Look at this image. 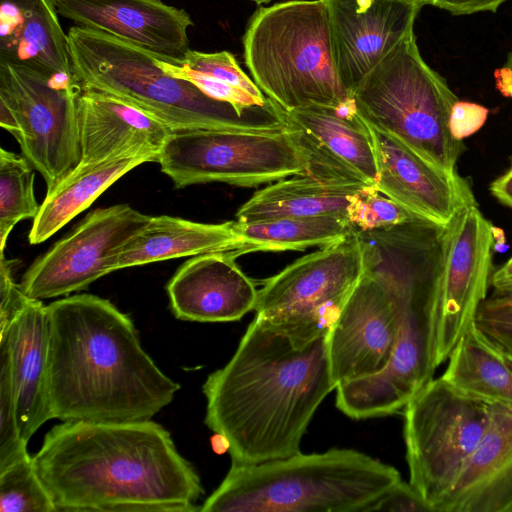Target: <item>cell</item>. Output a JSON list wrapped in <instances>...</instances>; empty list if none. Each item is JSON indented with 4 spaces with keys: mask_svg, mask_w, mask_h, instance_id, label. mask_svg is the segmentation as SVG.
<instances>
[{
    "mask_svg": "<svg viewBox=\"0 0 512 512\" xmlns=\"http://www.w3.org/2000/svg\"><path fill=\"white\" fill-rule=\"evenodd\" d=\"M0 344L9 352L19 429L28 442L53 418L49 396V320L42 300L24 294L11 316L0 321Z\"/></svg>",
    "mask_w": 512,
    "mask_h": 512,
    "instance_id": "cell-21",
    "label": "cell"
},
{
    "mask_svg": "<svg viewBox=\"0 0 512 512\" xmlns=\"http://www.w3.org/2000/svg\"><path fill=\"white\" fill-rule=\"evenodd\" d=\"M397 337L398 319L390 296L363 273L328 334L329 363L336 387L384 371Z\"/></svg>",
    "mask_w": 512,
    "mask_h": 512,
    "instance_id": "cell-16",
    "label": "cell"
},
{
    "mask_svg": "<svg viewBox=\"0 0 512 512\" xmlns=\"http://www.w3.org/2000/svg\"><path fill=\"white\" fill-rule=\"evenodd\" d=\"M59 15L75 25L116 36L161 61L180 65L191 50V16L162 0H54Z\"/></svg>",
    "mask_w": 512,
    "mask_h": 512,
    "instance_id": "cell-18",
    "label": "cell"
},
{
    "mask_svg": "<svg viewBox=\"0 0 512 512\" xmlns=\"http://www.w3.org/2000/svg\"><path fill=\"white\" fill-rule=\"evenodd\" d=\"M75 76L0 60V102L13 112L22 155L52 190L81 161Z\"/></svg>",
    "mask_w": 512,
    "mask_h": 512,
    "instance_id": "cell-10",
    "label": "cell"
},
{
    "mask_svg": "<svg viewBox=\"0 0 512 512\" xmlns=\"http://www.w3.org/2000/svg\"><path fill=\"white\" fill-rule=\"evenodd\" d=\"M159 66L169 75L191 82L206 95L223 102L230 103L240 111H247L257 106H265L247 92L208 75L190 70L182 65H175L158 59Z\"/></svg>",
    "mask_w": 512,
    "mask_h": 512,
    "instance_id": "cell-35",
    "label": "cell"
},
{
    "mask_svg": "<svg viewBox=\"0 0 512 512\" xmlns=\"http://www.w3.org/2000/svg\"><path fill=\"white\" fill-rule=\"evenodd\" d=\"M227 253L193 256L166 286L170 308L183 321L232 322L255 309V283Z\"/></svg>",
    "mask_w": 512,
    "mask_h": 512,
    "instance_id": "cell-20",
    "label": "cell"
},
{
    "mask_svg": "<svg viewBox=\"0 0 512 512\" xmlns=\"http://www.w3.org/2000/svg\"><path fill=\"white\" fill-rule=\"evenodd\" d=\"M370 129L378 164L375 186L381 193L440 226L477 204L470 183L458 172L440 170L391 135Z\"/></svg>",
    "mask_w": 512,
    "mask_h": 512,
    "instance_id": "cell-19",
    "label": "cell"
},
{
    "mask_svg": "<svg viewBox=\"0 0 512 512\" xmlns=\"http://www.w3.org/2000/svg\"><path fill=\"white\" fill-rule=\"evenodd\" d=\"M441 378L460 394L512 407V357L476 323L460 337Z\"/></svg>",
    "mask_w": 512,
    "mask_h": 512,
    "instance_id": "cell-26",
    "label": "cell"
},
{
    "mask_svg": "<svg viewBox=\"0 0 512 512\" xmlns=\"http://www.w3.org/2000/svg\"><path fill=\"white\" fill-rule=\"evenodd\" d=\"M351 100L368 126L396 138L440 170L457 172L465 145L451 134L449 119L459 99L423 60L414 30L355 86Z\"/></svg>",
    "mask_w": 512,
    "mask_h": 512,
    "instance_id": "cell-7",
    "label": "cell"
},
{
    "mask_svg": "<svg viewBox=\"0 0 512 512\" xmlns=\"http://www.w3.org/2000/svg\"><path fill=\"white\" fill-rule=\"evenodd\" d=\"M252 1H254V2L258 3V4H262V3H268L271 0H252Z\"/></svg>",
    "mask_w": 512,
    "mask_h": 512,
    "instance_id": "cell-43",
    "label": "cell"
},
{
    "mask_svg": "<svg viewBox=\"0 0 512 512\" xmlns=\"http://www.w3.org/2000/svg\"><path fill=\"white\" fill-rule=\"evenodd\" d=\"M0 60L74 76L54 0H0Z\"/></svg>",
    "mask_w": 512,
    "mask_h": 512,
    "instance_id": "cell-24",
    "label": "cell"
},
{
    "mask_svg": "<svg viewBox=\"0 0 512 512\" xmlns=\"http://www.w3.org/2000/svg\"><path fill=\"white\" fill-rule=\"evenodd\" d=\"M401 480L393 466L353 449L257 464L232 463L202 512H366Z\"/></svg>",
    "mask_w": 512,
    "mask_h": 512,
    "instance_id": "cell-5",
    "label": "cell"
},
{
    "mask_svg": "<svg viewBox=\"0 0 512 512\" xmlns=\"http://www.w3.org/2000/svg\"><path fill=\"white\" fill-rule=\"evenodd\" d=\"M21 437L18 405L9 352L0 344V469L27 453Z\"/></svg>",
    "mask_w": 512,
    "mask_h": 512,
    "instance_id": "cell-33",
    "label": "cell"
},
{
    "mask_svg": "<svg viewBox=\"0 0 512 512\" xmlns=\"http://www.w3.org/2000/svg\"><path fill=\"white\" fill-rule=\"evenodd\" d=\"M380 285L395 307L398 337L384 371L336 387L337 408L356 420L391 415L404 409L434 375L427 356L430 285L414 276L390 277Z\"/></svg>",
    "mask_w": 512,
    "mask_h": 512,
    "instance_id": "cell-13",
    "label": "cell"
},
{
    "mask_svg": "<svg viewBox=\"0 0 512 512\" xmlns=\"http://www.w3.org/2000/svg\"><path fill=\"white\" fill-rule=\"evenodd\" d=\"M244 58L260 90L284 111L352 103L332 52L323 0H292L259 8L243 37Z\"/></svg>",
    "mask_w": 512,
    "mask_h": 512,
    "instance_id": "cell-6",
    "label": "cell"
},
{
    "mask_svg": "<svg viewBox=\"0 0 512 512\" xmlns=\"http://www.w3.org/2000/svg\"><path fill=\"white\" fill-rule=\"evenodd\" d=\"M241 240L235 257L256 251L305 250L324 247L353 233L347 219L338 215L287 217L254 222L235 220Z\"/></svg>",
    "mask_w": 512,
    "mask_h": 512,
    "instance_id": "cell-29",
    "label": "cell"
},
{
    "mask_svg": "<svg viewBox=\"0 0 512 512\" xmlns=\"http://www.w3.org/2000/svg\"><path fill=\"white\" fill-rule=\"evenodd\" d=\"M151 162L147 157H119L78 164L46 196L33 220L28 240L40 244L90 205L114 182L133 168Z\"/></svg>",
    "mask_w": 512,
    "mask_h": 512,
    "instance_id": "cell-28",
    "label": "cell"
},
{
    "mask_svg": "<svg viewBox=\"0 0 512 512\" xmlns=\"http://www.w3.org/2000/svg\"><path fill=\"white\" fill-rule=\"evenodd\" d=\"M492 406L468 398L441 377L431 379L404 408L409 483L431 512L484 436Z\"/></svg>",
    "mask_w": 512,
    "mask_h": 512,
    "instance_id": "cell-9",
    "label": "cell"
},
{
    "mask_svg": "<svg viewBox=\"0 0 512 512\" xmlns=\"http://www.w3.org/2000/svg\"><path fill=\"white\" fill-rule=\"evenodd\" d=\"M493 243V226L477 204L463 208L444 227L426 313L428 365L433 374L476 320L487 298Z\"/></svg>",
    "mask_w": 512,
    "mask_h": 512,
    "instance_id": "cell-11",
    "label": "cell"
},
{
    "mask_svg": "<svg viewBox=\"0 0 512 512\" xmlns=\"http://www.w3.org/2000/svg\"><path fill=\"white\" fill-rule=\"evenodd\" d=\"M339 79L350 93L414 30L423 0H323Z\"/></svg>",
    "mask_w": 512,
    "mask_h": 512,
    "instance_id": "cell-17",
    "label": "cell"
},
{
    "mask_svg": "<svg viewBox=\"0 0 512 512\" xmlns=\"http://www.w3.org/2000/svg\"><path fill=\"white\" fill-rule=\"evenodd\" d=\"M77 107L79 164L133 156L157 162L160 150L172 132L139 109L97 91L82 89Z\"/></svg>",
    "mask_w": 512,
    "mask_h": 512,
    "instance_id": "cell-22",
    "label": "cell"
},
{
    "mask_svg": "<svg viewBox=\"0 0 512 512\" xmlns=\"http://www.w3.org/2000/svg\"><path fill=\"white\" fill-rule=\"evenodd\" d=\"M363 273L362 250L353 232L264 280L255 317L290 335L315 338L330 330Z\"/></svg>",
    "mask_w": 512,
    "mask_h": 512,
    "instance_id": "cell-12",
    "label": "cell"
},
{
    "mask_svg": "<svg viewBox=\"0 0 512 512\" xmlns=\"http://www.w3.org/2000/svg\"><path fill=\"white\" fill-rule=\"evenodd\" d=\"M286 127L305 155V174L359 187L376 185L378 164L370 127L353 104L284 111Z\"/></svg>",
    "mask_w": 512,
    "mask_h": 512,
    "instance_id": "cell-15",
    "label": "cell"
},
{
    "mask_svg": "<svg viewBox=\"0 0 512 512\" xmlns=\"http://www.w3.org/2000/svg\"><path fill=\"white\" fill-rule=\"evenodd\" d=\"M150 217L128 204L91 211L29 266L19 283L21 291L31 299L44 300L87 288L111 273L112 256Z\"/></svg>",
    "mask_w": 512,
    "mask_h": 512,
    "instance_id": "cell-14",
    "label": "cell"
},
{
    "mask_svg": "<svg viewBox=\"0 0 512 512\" xmlns=\"http://www.w3.org/2000/svg\"><path fill=\"white\" fill-rule=\"evenodd\" d=\"M368 511L431 512L413 486L402 480L382 494Z\"/></svg>",
    "mask_w": 512,
    "mask_h": 512,
    "instance_id": "cell-37",
    "label": "cell"
},
{
    "mask_svg": "<svg viewBox=\"0 0 512 512\" xmlns=\"http://www.w3.org/2000/svg\"><path fill=\"white\" fill-rule=\"evenodd\" d=\"M507 0H423L429 4L448 11L452 15H469L478 12H495Z\"/></svg>",
    "mask_w": 512,
    "mask_h": 512,
    "instance_id": "cell-39",
    "label": "cell"
},
{
    "mask_svg": "<svg viewBox=\"0 0 512 512\" xmlns=\"http://www.w3.org/2000/svg\"><path fill=\"white\" fill-rule=\"evenodd\" d=\"M180 65L237 87L261 102L269 101L228 51L205 53L190 50Z\"/></svg>",
    "mask_w": 512,
    "mask_h": 512,
    "instance_id": "cell-34",
    "label": "cell"
},
{
    "mask_svg": "<svg viewBox=\"0 0 512 512\" xmlns=\"http://www.w3.org/2000/svg\"><path fill=\"white\" fill-rule=\"evenodd\" d=\"M435 512H512V407L492 406L484 436Z\"/></svg>",
    "mask_w": 512,
    "mask_h": 512,
    "instance_id": "cell-23",
    "label": "cell"
},
{
    "mask_svg": "<svg viewBox=\"0 0 512 512\" xmlns=\"http://www.w3.org/2000/svg\"><path fill=\"white\" fill-rule=\"evenodd\" d=\"M508 297H510L512 299V296H508Z\"/></svg>",
    "mask_w": 512,
    "mask_h": 512,
    "instance_id": "cell-44",
    "label": "cell"
},
{
    "mask_svg": "<svg viewBox=\"0 0 512 512\" xmlns=\"http://www.w3.org/2000/svg\"><path fill=\"white\" fill-rule=\"evenodd\" d=\"M47 311L53 418L148 420L172 402L180 385L155 364L131 318L109 300L75 294Z\"/></svg>",
    "mask_w": 512,
    "mask_h": 512,
    "instance_id": "cell-3",
    "label": "cell"
},
{
    "mask_svg": "<svg viewBox=\"0 0 512 512\" xmlns=\"http://www.w3.org/2000/svg\"><path fill=\"white\" fill-rule=\"evenodd\" d=\"M361 187L297 174L256 191L237 211L240 222L338 215L346 218L351 195Z\"/></svg>",
    "mask_w": 512,
    "mask_h": 512,
    "instance_id": "cell-27",
    "label": "cell"
},
{
    "mask_svg": "<svg viewBox=\"0 0 512 512\" xmlns=\"http://www.w3.org/2000/svg\"><path fill=\"white\" fill-rule=\"evenodd\" d=\"M488 109L482 105L458 100L452 107L449 119L451 134L457 140L477 132L486 122Z\"/></svg>",
    "mask_w": 512,
    "mask_h": 512,
    "instance_id": "cell-38",
    "label": "cell"
},
{
    "mask_svg": "<svg viewBox=\"0 0 512 512\" xmlns=\"http://www.w3.org/2000/svg\"><path fill=\"white\" fill-rule=\"evenodd\" d=\"M506 67L512 70V50L508 54L507 61H506Z\"/></svg>",
    "mask_w": 512,
    "mask_h": 512,
    "instance_id": "cell-42",
    "label": "cell"
},
{
    "mask_svg": "<svg viewBox=\"0 0 512 512\" xmlns=\"http://www.w3.org/2000/svg\"><path fill=\"white\" fill-rule=\"evenodd\" d=\"M0 511L56 512L28 452L0 469Z\"/></svg>",
    "mask_w": 512,
    "mask_h": 512,
    "instance_id": "cell-31",
    "label": "cell"
},
{
    "mask_svg": "<svg viewBox=\"0 0 512 512\" xmlns=\"http://www.w3.org/2000/svg\"><path fill=\"white\" fill-rule=\"evenodd\" d=\"M490 284L494 289V295L512 296V256L492 273Z\"/></svg>",
    "mask_w": 512,
    "mask_h": 512,
    "instance_id": "cell-40",
    "label": "cell"
},
{
    "mask_svg": "<svg viewBox=\"0 0 512 512\" xmlns=\"http://www.w3.org/2000/svg\"><path fill=\"white\" fill-rule=\"evenodd\" d=\"M241 240L235 221L200 223L167 215L151 216L148 223L117 249L110 271L209 253L235 257Z\"/></svg>",
    "mask_w": 512,
    "mask_h": 512,
    "instance_id": "cell-25",
    "label": "cell"
},
{
    "mask_svg": "<svg viewBox=\"0 0 512 512\" xmlns=\"http://www.w3.org/2000/svg\"><path fill=\"white\" fill-rule=\"evenodd\" d=\"M34 168L22 155L0 148V252L14 226L35 219L40 205L34 194Z\"/></svg>",
    "mask_w": 512,
    "mask_h": 512,
    "instance_id": "cell-30",
    "label": "cell"
},
{
    "mask_svg": "<svg viewBox=\"0 0 512 512\" xmlns=\"http://www.w3.org/2000/svg\"><path fill=\"white\" fill-rule=\"evenodd\" d=\"M419 218L381 193L375 185L363 186L355 191L346 209L348 223L359 231L388 229Z\"/></svg>",
    "mask_w": 512,
    "mask_h": 512,
    "instance_id": "cell-32",
    "label": "cell"
},
{
    "mask_svg": "<svg viewBox=\"0 0 512 512\" xmlns=\"http://www.w3.org/2000/svg\"><path fill=\"white\" fill-rule=\"evenodd\" d=\"M328 334L304 339L255 317L228 363L208 375L204 422L224 440L232 463L300 452L316 410L336 389Z\"/></svg>",
    "mask_w": 512,
    "mask_h": 512,
    "instance_id": "cell-1",
    "label": "cell"
},
{
    "mask_svg": "<svg viewBox=\"0 0 512 512\" xmlns=\"http://www.w3.org/2000/svg\"><path fill=\"white\" fill-rule=\"evenodd\" d=\"M176 188L220 182L254 187L305 174L308 161L287 127L279 131H174L158 157Z\"/></svg>",
    "mask_w": 512,
    "mask_h": 512,
    "instance_id": "cell-8",
    "label": "cell"
},
{
    "mask_svg": "<svg viewBox=\"0 0 512 512\" xmlns=\"http://www.w3.org/2000/svg\"><path fill=\"white\" fill-rule=\"evenodd\" d=\"M74 76L82 89L116 98L165 124L195 129L279 131L285 112L273 101L240 111L165 72L151 53L111 34L74 25L68 32Z\"/></svg>",
    "mask_w": 512,
    "mask_h": 512,
    "instance_id": "cell-4",
    "label": "cell"
},
{
    "mask_svg": "<svg viewBox=\"0 0 512 512\" xmlns=\"http://www.w3.org/2000/svg\"><path fill=\"white\" fill-rule=\"evenodd\" d=\"M33 460L56 512L200 511L197 471L151 419L63 421Z\"/></svg>",
    "mask_w": 512,
    "mask_h": 512,
    "instance_id": "cell-2",
    "label": "cell"
},
{
    "mask_svg": "<svg viewBox=\"0 0 512 512\" xmlns=\"http://www.w3.org/2000/svg\"><path fill=\"white\" fill-rule=\"evenodd\" d=\"M490 192L500 203L512 208V166L490 184Z\"/></svg>",
    "mask_w": 512,
    "mask_h": 512,
    "instance_id": "cell-41",
    "label": "cell"
},
{
    "mask_svg": "<svg viewBox=\"0 0 512 512\" xmlns=\"http://www.w3.org/2000/svg\"><path fill=\"white\" fill-rule=\"evenodd\" d=\"M476 323L512 357V299L492 295L481 304Z\"/></svg>",
    "mask_w": 512,
    "mask_h": 512,
    "instance_id": "cell-36",
    "label": "cell"
}]
</instances>
